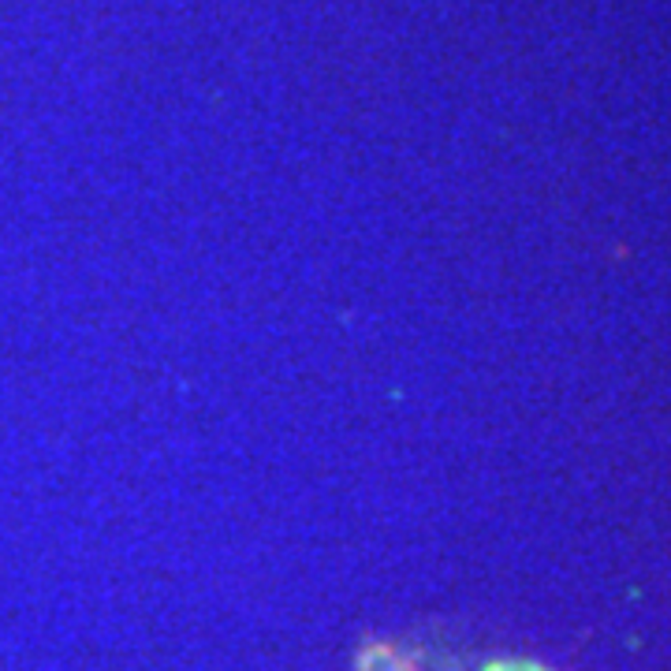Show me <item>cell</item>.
Masks as SVG:
<instances>
[{
  "instance_id": "6da1fadb",
  "label": "cell",
  "mask_w": 671,
  "mask_h": 671,
  "mask_svg": "<svg viewBox=\"0 0 671 671\" xmlns=\"http://www.w3.org/2000/svg\"><path fill=\"white\" fill-rule=\"evenodd\" d=\"M489 671H515V667H507V664H496V667H489Z\"/></svg>"
}]
</instances>
